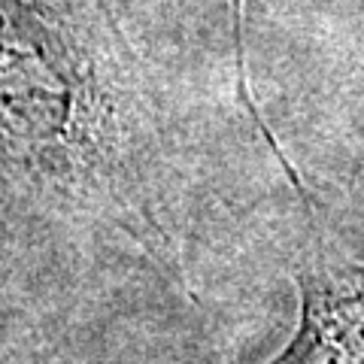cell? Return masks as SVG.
Instances as JSON below:
<instances>
[{"mask_svg":"<svg viewBox=\"0 0 364 364\" xmlns=\"http://www.w3.org/2000/svg\"><path fill=\"white\" fill-rule=\"evenodd\" d=\"M301 318L270 364H361V291L306 270L298 277Z\"/></svg>","mask_w":364,"mask_h":364,"instance_id":"obj_2","label":"cell"},{"mask_svg":"<svg viewBox=\"0 0 364 364\" xmlns=\"http://www.w3.org/2000/svg\"><path fill=\"white\" fill-rule=\"evenodd\" d=\"M124 82L58 0H0V158L28 176L116 200L134 195V109ZM146 213V210H143Z\"/></svg>","mask_w":364,"mask_h":364,"instance_id":"obj_1","label":"cell"}]
</instances>
